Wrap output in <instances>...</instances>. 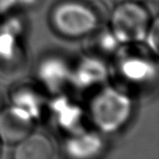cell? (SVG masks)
<instances>
[{"mask_svg":"<svg viewBox=\"0 0 159 159\" xmlns=\"http://www.w3.org/2000/svg\"><path fill=\"white\" fill-rule=\"evenodd\" d=\"M89 124L103 135L120 132L135 112L133 95L116 84H105L92 92L85 108Z\"/></svg>","mask_w":159,"mask_h":159,"instance_id":"cell-1","label":"cell"},{"mask_svg":"<svg viewBox=\"0 0 159 159\" xmlns=\"http://www.w3.org/2000/svg\"><path fill=\"white\" fill-rule=\"evenodd\" d=\"M111 77L117 86L133 95V92L149 89L158 79L157 57L143 43L121 45L114 54Z\"/></svg>","mask_w":159,"mask_h":159,"instance_id":"cell-2","label":"cell"},{"mask_svg":"<svg viewBox=\"0 0 159 159\" xmlns=\"http://www.w3.org/2000/svg\"><path fill=\"white\" fill-rule=\"evenodd\" d=\"M53 31L68 39H81L101 26L96 8L84 0H61L48 15Z\"/></svg>","mask_w":159,"mask_h":159,"instance_id":"cell-3","label":"cell"},{"mask_svg":"<svg viewBox=\"0 0 159 159\" xmlns=\"http://www.w3.org/2000/svg\"><path fill=\"white\" fill-rule=\"evenodd\" d=\"M152 19L144 4L127 0L113 9L108 28L121 45L143 43Z\"/></svg>","mask_w":159,"mask_h":159,"instance_id":"cell-4","label":"cell"},{"mask_svg":"<svg viewBox=\"0 0 159 159\" xmlns=\"http://www.w3.org/2000/svg\"><path fill=\"white\" fill-rule=\"evenodd\" d=\"M44 118L64 136L88 128L85 108L66 93L52 96V99L48 101Z\"/></svg>","mask_w":159,"mask_h":159,"instance_id":"cell-5","label":"cell"},{"mask_svg":"<svg viewBox=\"0 0 159 159\" xmlns=\"http://www.w3.org/2000/svg\"><path fill=\"white\" fill-rule=\"evenodd\" d=\"M23 23L17 17H7L0 25V75H13L25 61L22 44Z\"/></svg>","mask_w":159,"mask_h":159,"instance_id":"cell-6","label":"cell"},{"mask_svg":"<svg viewBox=\"0 0 159 159\" xmlns=\"http://www.w3.org/2000/svg\"><path fill=\"white\" fill-rule=\"evenodd\" d=\"M35 85L45 95L65 94L70 89L72 62L60 54H48L37 61L34 69Z\"/></svg>","mask_w":159,"mask_h":159,"instance_id":"cell-7","label":"cell"},{"mask_svg":"<svg viewBox=\"0 0 159 159\" xmlns=\"http://www.w3.org/2000/svg\"><path fill=\"white\" fill-rule=\"evenodd\" d=\"M111 69L107 60L85 53L72 62L70 89L81 93H92L108 83Z\"/></svg>","mask_w":159,"mask_h":159,"instance_id":"cell-8","label":"cell"},{"mask_svg":"<svg viewBox=\"0 0 159 159\" xmlns=\"http://www.w3.org/2000/svg\"><path fill=\"white\" fill-rule=\"evenodd\" d=\"M106 150L104 135L97 130L86 128L65 136L62 151L74 159H93L103 155Z\"/></svg>","mask_w":159,"mask_h":159,"instance_id":"cell-9","label":"cell"},{"mask_svg":"<svg viewBox=\"0 0 159 159\" xmlns=\"http://www.w3.org/2000/svg\"><path fill=\"white\" fill-rule=\"evenodd\" d=\"M10 105L21 112L35 124L45 116L48 99L36 85L21 84L11 89L9 93Z\"/></svg>","mask_w":159,"mask_h":159,"instance_id":"cell-10","label":"cell"},{"mask_svg":"<svg viewBox=\"0 0 159 159\" xmlns=\"http://www.w3.org/2000/svg\"><path fill=\"white\" fill-rule=\"evenodd\" d=\"M35 123L13 107L0 109V141L15 145L33 131Z\"/></svg>","mask_w":159,"mask_h":159,"instance_id":"cell-11","label":"cell"},{"mask_svg":"<svg viewBox=\"0 0 159 159\" xmlns=\"http://www.w3.org/2000/svg\"><path fill=\"white\" fill-rule=\"evenodd\" d=\"M14 146L16 159H51L56 153L51 138L40 132H30Z\"/></svg>","mask_w":159,"mask_h":159,"instance_id":"cell-12","label":"cell"},{"mask_svg":"<svg viewBox=\"0 0 159 159\" xmlns=\"http://www.w3.org/2000/svg\"><path fill=\"white\" fill-rule=\"evenodd\" d=\"M86 52L107 60L113 57L121 44L116 40L110 29H101L100 26L94 32L86 36Z\"/></svg>","mask_w":159,"mask_h":159,"instance_id":"cell-13","label":"cell"},{"mask_svg":"<svg viewBox=\"0 0 159 159\" xmlns=\"http://www.w3.org/2000/svg\"><path fill=\"white\" fill-rule=\"evenodd\" d=\"M158 43H159V21L158 17L155 16L152 19L147 33H146L143 44L149 52H151L154 56H158Z\"/></svg>","mask_w":159,"mask_h":159,"instance_id":"cell-14","label":"cell"},{"mask_svg":"<svg viewBox=\"0 0 159 159\" xmlns=\"http://www.w3.org/2000/svg\"><path fill=\"white\" fill-rule=\"evenodd\" d=\"M33 0H0V16L11 14L19 7L30 4Z\"/></svg>","mask_w":159,"mask_h":159,"instance_id":"cell-15","label":"cell"},{"mask_svg":"<svg viewBox=\"0 0 159 159\" xmlns=\"http://www.w3.org/2000/svg\"><path fill=\"white\" fill-rule=\"evenodd\" d=\"M1 152H2V143L0 141V155H1Z\"/></svg>","mask_w":159,"mask_h":159,"instance_id":"cell-16","label":"cell"},{"mask_svg":"<svg viewBox=\"0 0 159 159\" xmlns=\"http://www.w3.org/2000/svg\"><path fill=\"white\" fill-rule=\"evenodd\" d=\"M0 109H1V108H0Z\"/></svg>","mask_w":159,"mask_h":159,"instance_id":"cell-17","label":"cell"}]
</instances>
